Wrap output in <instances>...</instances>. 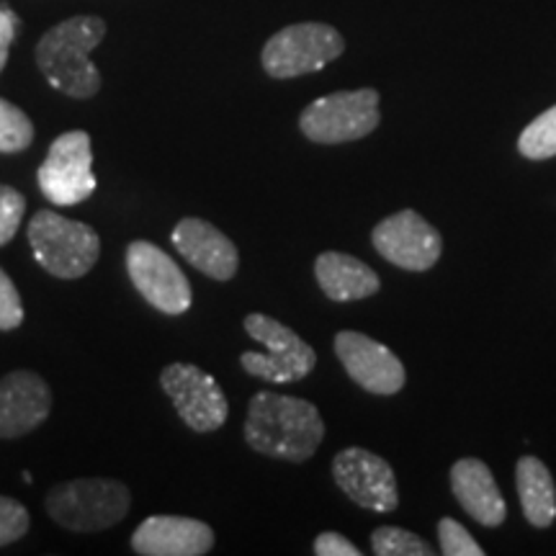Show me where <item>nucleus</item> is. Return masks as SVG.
I'll return each instance as SVG.
<instances>
[{
	"mask_svg": "<svg viewBox=\"0 0 556 556\" xmlns=\"http://www.w3.org/2000/svg\"><path fill=\"white\" fill-rule=\"evenodd\" d=\"M24 323V304L11 276L0 268V330H16Z\"/></svg>",
	"mask_w": 556,
	"mask_h": 556,
	"instance_id": "obj_26",
	"label": "nucleus"
},
{
	"mask_svg": "<svg viewBox=\"0 0 556 556\" xmlns=\"http://www.w3.org/2000/svg\"><path fill=\"white\" fill-rule=\"evenodd\" d=\"M451 490H454L458 505L479 526L497 528L505 523V497L482 458H458L454 467H451Z\"/></svg>",
	"mask_w": 556,
	"mask_h": 556,
	"instance_id": "obj_17",
	"label": "nucleus"
},
{
	"mask_svg": "<svg viewBox=\"0 0 556 556\" xmlns=\"http://www.w3.org/2000/svg\"><path fill=\"white\" fill-rule=\"evenodd\" d=\"M379 122V90L358 88L312 101L299 116V129L309 142L343 144L368 137Z\"/></svg>",
	"mask_w": 556,
	"mask_h": 556,
	"instance_id": "obj_6",
	"label": "nucleus"
},
{
	"mask_svg": "<svg viewBox=\"0 0 556 556\" xmlns=\"http://www.w3.org/2000/svg\"><path fill=\"white\" fill-rule=\"evenodd\" d=\"M127 274L139 296L163 315L178 317L191 307V283L176 261L150 240L127 248Z\"/></svg>",
	"mask_w": 556,
	"mask_h": 556,
	"instance_id": "obj_9",
	"label": "nucleus"
},
{
	"mask_svg": "<svg viewBox=\"0 0 556 556\" xmlns=\"http://www.w3.org/2000/svg\"><path fill=\"white\" fill-rule=\"evenodd\" d=\"M315 276L323 294L332 302H358V299L374 296L381 289L377 270L368 268L364 261L348 253L328 250L317 255Z\"/></svg>",
	"mask_w": 556,
	"mask_h": 556,
	"instance_id": "obj_18",
	"label": "nucleus"
},
{
	"mask_svg": "<svg viewBox=\"0 0 556 556\" xmlns=\"http://www.w3.org/2000/svg\"><path fill=\"white\" fill-rule=\"evenodd\" d=\"M332 477L336 484L345 492L353 503L374 513L397 510V477L392 464L371 454L366 448H345L332 458Z\"/></svg>",
	"mask_w": 556,
	"mask_h": 556,
	"instance_id": "obj_12",
	"label": "nucleus"
},
{
	"mask_svg": "<svg viewBox=\"0 0 556 556\" xmlns=\"http://www.w3.org/2000/svg\"><path fill=\"white\" fill-rule=\"evenodd\" d=\"M315 554L317 556H358L361 548L353 546V541H348L336 531H325L315 539Z\"/></svg>",
	"mask_w": 556,
	"mask_h": 556,
	"instance_id": "obj_27",
	"label": "nucleus"
},
{
	"mask_svg": "<svg viewBox=\"0 0 556 556\" xmlns=\"http://www.w3.org/2000/svg\"><path fill=\"white\" fill-rule=\"evenodd\" d=\"M18 26H21V21L16 13L11 11V5L0 3V73H3L5 62H9V52H11L13 39H16Z\"/></svg>",
	"mask_w": 556,
	"mask_h": 556,
	"instance_id": "obj_28",
	"label": "nucleus"
},
{
	"mask_svg": "<svg viewBox=\"0 0 556 556\" xmlns=\"http://www.w3.org/2000/svg\"><path fill=\"white\" fill-rule=\"evenodd\" d=\"M371 245L392 266L413 274L433 268L443 253L441 232L415 208H402L381 219L371 232Z\"/></svg>",
	"mask_w": 556,
	"mask_h": 556,
	"instance_id": "obj_11",
	"label": "nucleus"
},
{
	"mask_svg": "<svg viewBox=\"0 0 556 556\" xmlns=\"http://www.w3.org/2000/svg\"><path fill=\"white\" fill-rule=\"evenodd\" d=\"M131 548L142 556H204L214 548V531L204 520L152 516L131 533Z\"/></svg>",
	"mask_w": 556,
	"mask_h": 556,
	"instance_id": "obj_16",
	"label": "nucleus"
},
{
	"mask_svg": "<svg viewBox=\"0 0 556 556\" xmlns=\"http://www.w3.org/2000/svg\"><path fill=\"white\" fill-rule=\"evenodd\" d=\"M518 152L528 160H548L556 155V106L546 109L520 131Z\"/></svg>",
	"mask_w": 556,
	"mask_h": 556,
	"instance_id": "obj_20",
	"label": "nucleus"
},
{
	"mask_svg": "<svg viewBox=\"0 0 556 556\" xmlns=\"http://www.w3.org/2000/svg\"><path fill=\"white\" fill-rule=\"evenodd\" d=\"M245 441L268 458L304 464L325 441V420L307 400L258 392L248 405Z\"/></svg>",
	"mask_w": 556,
	"mask_h": 556,
	"instance_id": "obj_1",
	"label": "nucleus"
},
{
	"mask_svg": "<svg viewBox=\"0 0 556 556\" xmlns=\"http://www.w3.org/2000/svg\"><path fill=\"white\" fill-rule=\"evenodd\" d=\"M245 332L255 343L266 348V353L245 351L240 356V366L250 377L270 381V384H294L309 377L317 366V353L307 340H302L294 330L281 325L268 315L245 317Z\"/></svg>",
	"mask_w": 556,
	"mask_h": 556,
	"instance_id": "obj_5",
	"label": "nucleus"
},
{
	"mask_svg": "<svg viewBox=\"0 0 556 556\" xmlns=\"http://www.w3.org/2000/svg\"><path fill=\"white\" fill-rule=\"evenodd\" d=\"M516 486L528 523L536 528L552 526L556 520V484L546 464L536 456L518 458Z\"/></svg>",
	"mask_w": 556,
	"mask_h": 556,
	"instance_id": "obj_19",
	"label": "nucleus"
},
{
	"mask_svg": "<svg viewBox=\"0 0 556 556\" xmlns=\"http://www.w3.org/2000/svg\"><path fill=\"white\" fill-rule=\"evenodd\" d=\"M371 552L377 556H430L433 546L405 528L381 526L371 533Z\"/></svg>",
	"mask_w": 556,
	"mask_h": 556,
	"instance_id": "obj_21",
	"label": "nucleus"
},
{
	"mask_svg": "<svg viewBox=\"0 0 556 556\" xmlns=\"http://www.w3.org/2000/svg\"><path fill=\"white\" fill-rule=\"evenodd\" d=\"M438 541L446 556H482L484 548L477 544L475 536L454 518H441L438 523Z\"/></svg>",
	"mask_w": 556,
	"mask_h": 556,
	"instance_id": "obj_23",
	"label": "nucleus"
},
{
	"mask_svg": "<svg viewBox=\"0 0 556 556\" xmlns=\"http://www.w3.org/2000/svg\"><path fill=\"white\" fill-rule=\"evenodd\" d=\"M131 495L116 479H73L47 492L45 507L54 523L75 533L106 531L129 516Z\"/></svg>",
	"mask_w": 556,
	"mask_h": 556,
	"instance_id": "obj_3",
	"label": "nucleus"
},
{
	"mask_svg": "<svg viewBox=\"0 0 556 556\" xmlns=\"http://www.w3.org/2000/svg\"><path fill=\"white\" fill-rule=\"evenodd\" d=\"M336 356L343 364L348 377L356 381L361 389L379 394V397H392L407 381V371L402 361L387 345L364 336V332H338Z\"/></svg>",
	"mask_w": 556,
	"mask_h": 556,
	"instance_id": "obj_13",
	"label": "nucleus"
},
{
	"mask_svg": "<svg viewBox=\"0 0 556 556\" xmlns=\"http://www.w3.org/2000/svg\"><path fill=\"white\" fill-rule=\"evenodd\" d=\"M52 392L34 371H11L0 379V438H21L50 417Z\"/></svg>",
	"mask_w": 556,
	"mask_h": 556,
	"instance_id": "obj_15",
	"label": "nucleus"
},
{
	"mask_svg": "<svg viewBox=\"0 0 556 556\" xmlns=\"http://www.w3.org/2000/svg\"><path fill=\"white\" fill-rule=\"evenodd\" d=\"M26 235L39 266L65 281L86 276L101 255V238L93 227L60 217L50 208L34 214Z\"/></svg>",
	"mask_w": 556,
	"mask_h": 556,
	"instance_id": "obj_4",
	"label": "nucleus"
},
{
	"mask_svg": "<svg viewBox=\"0 0 556 556\" xmlns=\"http://www.w3.org/2000/svg\"><path fill=\"white\" fill-rule=\"evenodd\" d=\"M173 248L201 274L214 281H229L240 268V253L235 242L212 222L199 217L180 219L170 235Z\"/></svg>",
	"mask_w": 556,
	"mask_h": 556,
	"instance_id": "obj_14",
	"label": "nucleus"
},
{
	"mask_svg": "<svg viewBox=\"0 0 556 556\" xmlns=\"http://www.w3.org/2000/svg\"><path fill=\"white\" fill-rule=\"evenodd\" d=\"M160 384L173 400L180 420L197 433H212L227 422L229 402L225 392L214 377H208L199 366L184 364V361L165 366L160 374Z\"/></svg>",
	"mask_w": 556,
	"mask_h": 556,
	"instance_id": "obj_10",
	"label": "nucleus"
},
{
	"mask_svg": "<svg viewBox=\"0 0 556 556\" xmlns=\"http://www.w3.org/2000/svg\"><path fill=\"white\" fill-rule=\"evenodd\" d=\"M34 142V124L11 101L0 99V155L24 152Z\"/></svg>",
	"mask_w": 556,
	"mask_h": 556,
	"instance_id": "obj_22",
	"label": "nucleus"
},
{
	"mask_svg": "<svg viewBox=\"0 0 556 556\" xmlns=\"http://www.w3.org/2000/svg\"><path fill=\"white\" fill-rule=\"evenodd\" d=\"M29 526V510L18 500L0 495V546L16 544L18 539L26 536Z\"/></svg>",
	"mask_w": 556,
	"mask_h": 556,
	"instance_id": "obj_24",
	"label": "nucleus"
},
{
	"mask_svg": "<svg viewBox=\"0 0 556 556\" xmlns=\"http://www.w3.org/2000/svg\"><path fill=\"white\" fill-rule=\"evenodd\" d=\"M106 37V21L73 16L52 26L37 45V65L47 83L70 99H93L101 90V73L90 52Z\"/></svg>",
	"mask_w": 556,
	"mask_h": 556,
	"instance_id": "obj_2",
	"label": "nucleus"
},
{
	"mask_svg": "<svg viewBox=\"0 0 556 556\" xmlns=\"http://www.w3.org/2000/svg\"><path fill=\"white\" fill-rule=\"evenodd\" d=\"M26 212V199L16 189L0 184V248L16 238Z\"/></svg>",
	"mask_w": 556,
	"mask_h": 556,
	"instance_id": "obj_25",
	"label": "nucleus"
},
{
	"mask_svg": "<svg viewBox=\"0 0 556 556\" xmlns=\"http://www.w3.org/2000/svg\"><path fill=\"white\" fill-rule=\"evenodd\" d=\"M345 52V41L338 29L328 24H291L276 31L261 52L263 70L276 80L299 78L319 73Z\"/></svg>",
	"mask_w": 556,
	"mask_h": 556,
	"instance_id": "obj_7",
	"label": "nucleus"
},
{
	"mask_svg": "<svg viewBox=\"0 0 556 556\" xmlns=\"http://www.w3.org/2000/svg\"><path fill=\"white\" fill-rule=\"evenodd\" d=\"M39 191L58 206H75L93 197V150L88 131L73 129L60 135L37 170Z\"/></svg>",
	"mask_w": 556,
	"mask_h": 556,
	"instance_id": "obj_8",
	"label": "nucleus"
}]
</instances>
